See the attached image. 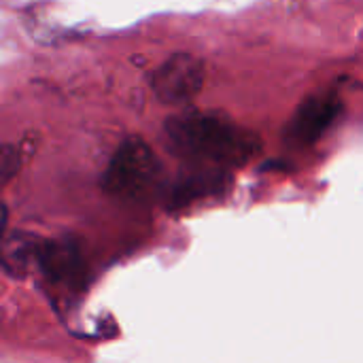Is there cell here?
I'll return each instance as SVG.
<instances>
[{
  "mask_svg": "<svg viewBox=\"0 0 363 363\" xmlns=\"http://www.w3.org/2000/svg\"><path fill=\"white\" fill-rule=\"evenodd\" d=\"M6 223H9V211H6V206L0 202V240L6 236Z\"/></svg>",
  "mask_w": 363,
  "mask_h": 363,
  "instance_id": "obj_8",
  "label": "cell"
},
{
  "mask_svg": "<svg viewBox=\"0 0 363 363\" xmlns=\"http://www.w3.org/2000/svg\"><path fill=\"white\" fill-rule=\"evenodd\" d=\"M162 179V164L153 149L138 136L125 138L115 151L104 172L102 185L106 194L125 200L143 202L155 194Z\"/></svg>",
  "mask_w": 363,
  "mask_h": 363,
  "instance_id": "obj_2",
  "label": "cell"
},
{
  "mask_svg": "<svg viewBox=\"0 0 363 363\" xmlns=\"http://www.w3.org/2000/svg\"><path fill=\"white\" fill-rule=\"evenodd\" d=\"M38 247H40V238L30 234L4 236L0 240V259L11 274L21 277L28 274L30 270H36Z\"/></svg>",
  "mask_w": 363,
  "mask_h": 363,
  "instance_id": "obj_6",
  "label": "cell"
},
{
  "mask_svg": "<svg viewBox=\"0 0 363 363\" xmlns=\"http://www.w3.org/2000/svg\"><path fill=\"white\" fill-rule=\"evenodd\" d=\"M21 168V151L13 145L0 143V189L13 181Z\"/></svg>",
  "mask_w": 363,
  "mask_h": 363,
  "instance_id": "obj_7",
  "label": "cell"
},
{
  "mask_svg": "<svg viewBox=\"0 0 363 363\" xmlns=\"http://www.w3.org/2000/svg\"><path fill=\"white\" fill-rule=\"evenodd\" d=\"M342 113V102L334 94H321L304 100L287 125V140L298 147L315 145Z\"/></svg>",
  "mask_w": 363,
  "mask_h": 363,
  "instance_id": "obj_4",
  "label": "cell"
},
{
  "mask_svg": "<svg viewBox=\"0 0 363 363\" xmlns=\"http://www.w3.org/2000/svg\"><path fill=\"white\" fill-rule=\"evenodd\" d=\"M166 136L181 155L215 166H242L253 160L262 140L230 117L208 111H187L166 123Z\"/></svg>",
  "mask_w": 363,
  "mask_h": 363,
  "instance_id": "obj_1",
  "label": "cell"
},
{
  "mask_svg": "<svg viewBox=\"0 0 363 363\" xmlns=\"http://www.w3.org/2000/svg\"><path fill=\"white\" fill-rule=\"evenodd\" d=\"M204 83V66L198 57L179 53L164 62L153 77V91L166 104H181L198 96Z\"/></svg>",
  "mask_w": 363,
  "mask_h": 363,
  "instance_id": "obj_3",
  "label": "cell"
},
{
  "mask_svg": "<svg viewBox=\"0 0 363 363\" xmlns=\"http://www.w3.org/2000/svg\"><path fill=\"white\" fill-rule=\"evenodd\" d=\"M81 257L74 245L60 240H40L36 270H40L55 285L74 283L81 274Z\"/></svg>",
  "mask_w": 363,
  "mask_h": 363,
  "instance_id": "obj_5",
  "label": "cell"
}]
</instances>
